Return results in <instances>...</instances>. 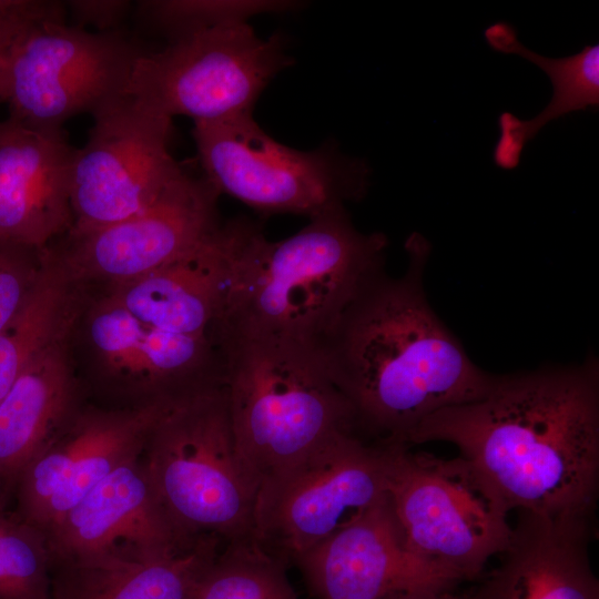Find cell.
<instances>
[{"label": "cell", "instance_id": "cell-1", "mask_svg": "<svg viewBox=\"0 0 599 599\" xmlns=\"http://www.w3.org/2000/svg\"><path fill=\"white\" fill-rule=\"evenodd\" d=\"M458 448L507 507L547 516H593L599 489V363L497 375L480 398L444 408L409 446Z\"/></svg>", "mask_w": 599, "mask_h": 599}, {"label": "cell", "instance_id": "cell-2", "mask_svg": "<svg viewBox=\"0 0 599 599\" xmlns=\"http://www.w3.org/2000/svg\"><path fill=\"white\" fill-rule=\"evenodd\" d=\"M405 250V273L373 282L323 348L355 435L382 446L410 447L423 420L480 398L497 377L471 362L428 303L423 281L430 243L414 232Z\"/></svg>", "mask_w": 599, "mask_h": 599}, {"label": "cell", "instance_id": "cell-3", "mask_svg": "<svg viewBox=\"0 0 599 599\" xmlns=\"http://www.w3.org/2000/svg\"><path fill=\"white\" fill-rule=\"evenodd\" d=\"M387 237L355 229L344 205L268 241L236 219L222 339L270 341L323 351L344 313L379 276Z\"/></svg>", "mask_w": 599, "mask_h": 599}, {"label": "cell", "instance_id": "cell-4", "mask_svg": "<svg viewBox=\"0 0 599 599\" xmlns=\"http://www.w3.org/2000/svg\"><path fill=\"white\" fill-rule=\"evenodd\" d=\"M224 358L234 436L258 486L332 437L354 433L352 408L323 351L235 341L224 344Z\"/></svg>", "mask_w": 599, "mask_h": 599}, {"label": "cell", "instance_id": "cell-5", "mask_svg": "<svg viewBox=\"0 0 599 599\" xmlns=\"http://www.w3.org/2000/svg\"><path fill=\"white\" fill-rule=\"evenodd\" d=\"M162 507L187 537L253 539L258 481L234 436L223 384L176 397L141 453Z\"/></svg>", "mask_w": 599, "mask_h": 599}, {"label": "cell", "instance_id": "cell-6", "mask_svg": "<svg viewBox=\"0 0 599 599\" xmlns=\"http://www.w3.org/2000/svg\"><path fill=\"white\" fill-rule=\"evenodd\" d=\"M192 135L204 177L257 212L309 219L362 200L370 169L335 146L300 151L270 136L253 112L194 122Z\"/></svg>", "mask_w": 599, "mask_h": 599}, {"label": "cell", "instance_id": "cell-7", "mask_svg": "<svg viewBox=\"0 0 599 599\" xmlns=\"http://www.w3.org/2000/svg\"><path fill=\"white\" fill-rule=\"evenodd\" d=\"M386 496L410 549L466 580L509 542L510 509L461 456L389 446Z\"/></svg>", "mask_w": 599, "mask_h": 599}, {"label": "cell", "instance_id": "cell-8", "mask_svg": "<svg viewBox=\"0 0 599 599\" xmlns=\"http://www.w3.org/2000/svg\"><path fill=\"white\" fill-rule=\"evenodd\" d=\"M389 446L338 434L258 486L253 539L286 566L386 497Z\"/></svg>", "mask_w": 599, "mask_h": 599}, {"label": "cell", "instance_id": "cell-9", "mask_svg": "<svg viewBox=\"0 0 599 599\" xmlns=\"http://www.w3.org/2000/svg\"><path fill=\"white\" fill-rule=\"evenodd\" d=\"M118 32H91L67 22L24 28L11 43L0 73L9 119L60 129L126 94L136 60L145 52Z\"/></svg>", "mask_w": 599, "mask_h": 599}, {"label": "cell", "instance_id": "cell-10", "mask_svg": "<svg viewBox=\"0 0 599 599\" xmlns=\"http://www.w3.org/2000/svg\"><path fill=\"white\" fill-rule=\"evenodd\" d=\"M291 63L277 34L263 39L247 21L231 22L145 51L126 94L170 119L215 121L253 112L266 85Z\"/></svg>", "mask_w": 599, "mask_h": 599}, {"label": "cell", "instance_id": "cell-11", "mask_svg": "<svg viewBox=\"0 0 599 599\" xmlns=\"http://www.w3.org/2000/svg\"><path fill=\"white\" fill-rule=\"evenodd\" d=\"M92 116L88 141L71 164V233L141 212L184 171L169 150L172 119L129 94Z\"/></svg>", "mask_w": 599, "mask_h": 599}, {"label": "cell", "instance_id": "cell-12", "mask_svg": "<svg viewBox=\"0 0 599 599\" xmlns=\"http://www.w3.org/2000/svg\"><path fill=\"white\" fill-rule=\"evenodd\" d=\"M175 398L123 409H73L20 474L13 511L44 535L119 465L141 455Z\"/></svg>", "mask_w": 599, "mask_h": 599}, {"label": "cell", "instance_id": "cell-13", "mask_svg": "<svg viewBox=\"0 0 599 599\" xmlns=\"http://www.w3.org/2000/svg\"><path fill=\"white\" fill-rule=\"evenodd\" d=\"M220 193L204 177L183 171L141 212L83 233L68 232L52 253L72 282L105 278L113 285L138 278L193 251L221 225Z\"/></svg>", "mask_w": 599, "mask_h": 599}, {"label": "cell", "instance_id": "cell-14", "mask_svg": "<svg viewBox=\"0 0 599 599\" xmlns=\"http://www.w3.org/2000/svg\"><path fill=\"white\" fill-rule=\"evenodd\" d=\"M294 565L316 599H394L448 592L466 580L410 549L387 496Z\"/></svg>", "mask_w": 599, "mask_h": 599}, {"label": "cell", "instance_id": "cell-15", "mask_svg": "<svg viewBox=\"0 0 599 599\" xmlns=\"http://www.w3.org/2000/svg\"><path fill=\"white\" fill-rule=\"evenodd\" d=\"M44 536L51 566L97 559L144 561L177 552L201 537L185 536L170 519L141 455L119 465Z\"/></svg>", "mask_w": 599, "mask_h": 599}, {"label": "cell", "instance_id": "cell-16", "mask_svg": "<svg viewBox=\"0 0 599 599\" xmlns=\"http://www.w3.org/2000/svg\"><path fill=\"white\" fill-rule=\"evenodd\" d=\"M74 150L62 128L0 122V242L40 252L71 230Z\"/></svg>", "mask_w": 599, "mask_h": 599}, {"label": "cell", "instance_id": "cell-17", "mask_svg": "<svg viewBox=\"0 0 599 599\" xmlns=\"http://www.w3.org/2000/svg\"><path fill=\"white\" fill-rule=\"evenodd\" d=\"M592 516L519 511L498 566L468 599H599Z\"/></svg>", "mask_w": 599, "mask_h": 599}, {"label": "cell", "instance_id": "cell-18", "mask_svg": "<svg viewBox=\"0 0 599 599\" xmlns=\"http://www.w3.org/2000/svg\"><path fill=\"white\" fill-rule=\"evenodd\" d=\"M236 219L185 255L132 281L110 297L140 322L170 333L222 342V313Z\"/></svg>", "mask_w": 599, "mask_h": 599}, {"label": "cell", "instance_id": "cell-19", "mask_svg": "<svg viewBox=\"0 0 599 599\" xmlns=\"http://www.w3.org/2000/svg\"><path fill=\"white\" fill-rule=\"evenodd\" d=\"M67 335L39 352L0 400V507L20 474L73 410Z\"/></svg>", "mask_w": 599, "mask_h": 599}, {"label": "cell", "instance_id": "cell-20", "mask_svg": "<svg viewBox=\"0 0 599 599\" xmlns=\"http://www.w3.org/2000/svg\"><path fill=\"white\" fill-rule=\"evenodd\" d=\"M222 542L203 535L177 552L144 561L58 562L51 566V599H191Z\"/></svg>", "mask_w": 599, "mask_h": 599}, {"label": "cell", "instance_id": "cell-21", "mask_svg": "<svg viewBox=\"0 0 599 599\" xmlns=\"http://www.w3.org/2000/svg\"><path fill=\"white\" fill-rule=\"evenodd\" d=\"M484 35L495 51L517 54L538 65L547 73L552 85L551 100L535 118L520 120L507 111L498 118L500 134L493 159L497 166L512 170L518 166L527 142L547 123L589 106L598 108L599 45H586L579 53L569 57L548 58L525 47L518 40L516 30L506 22L493 23Z\"/></svg>", "mask_w": 599, "mask_h": 599}, {"label": "cell", "instance_id": "cell-22", "mask_svg": "<svg viewBox=\"0 0 599 599\" xmlns=\"http://www.w3.org/2000/svg\"><path fill=\"white\" fill-rule=\"evenodd\" d=\"M35 283L19 313L0 331V400L47 345L69 334L72 281L49 251L39 252Z\"/></svg>", "mask_w": 599, "mask_h": 599}, {"label": "cell", "instance_id": "cell-23", "mask_svg": "<svg viewBox=\"0 0 599 599\" xmlns=\"http://www.w3.org/2000/svg\"><path fill=\"white\" fill-rule=\"evenodd\" d=\"M191 599H297L286 565L254 539L225 544Z\"/></svg>", "mask_w": 599, "mask_h": 599}, {"label": "cell", "instance_id": "cell-24", "mask_svg": "<svg viewBox=\"0 0 599 599\" xmlns=\"http://www.w3.org/2000/svg\"><path fill=\"white\" fill-rule=\"evenodd\" d=\"M0 599H51L45 536L0 507Z\"/></svg>", "mask_w": 599, "mask_h": 599}, {"label": "cell", "instance_id": "cell-25", "mask_svg": "<svg viewBox=\"0 0 599 599\" xmlns=\"http://www.w3.org/2000/svg\"><path fill=\"white\" fill-rule=\"evenodd\" d=\"M291 1L141 0L133 13L143 26L159 31L170 41L231 22H243L254 14L283 11Z\"/></svg>", "mask_w": 599, "mask_h": 599}, {"label": "cell", "instance_id": "cell-26", "mask_svg": "<svg viewBox=\"0 0 599 599\" xmlns=\"http://www.w3.org/2000/svg\"><path fill=\"white\" fill-rule=\"evenodd\" d=\"M90 336L112 373L140 382L149 393L142 322L109 296L91 316Z\"/></svg>", "mask_w": 599, "mask_h": 599}, {"label": "cell", "instance_id": "cell-27", "mask_svg": "<svg viewBox=\"0 0 599 599\" xmlns=\"http://www.w3.org/2000/svg\"><path fill=\"white\" fill-rule=\"evenodd\" d=\"M35 252L0 242V331L19 313L39 273Z\"/></svg>", "mask_w": 599, "mask_h": 599}, {"label": "cell", "instance_id": "cell-28", "mask_svg": "<svg viewBox=\"0 0 599 599\" xmlns=\"http://www.w3.org/2000/svg\"><path fill=\"white\" fill-rule=\"evenodd\" d=\"M67 13L74 21V27H92L95 32H118L134 4L129 0H68L64 1Z\"/></svg>", "mask_w": 599, "mask_h": 599}, {"label": "cell", "instance_id": "cell-29", "mask_svg": "<svg viewBox=\"0 0 599 599\" xmlns=\"http://www.w3.org/2000/svg\"><path fill=\"white\" fill-rule=\"evenodd\" d=\"M64 1L57 0H0V22L39 24L65 22Z\"/></svg>", "mask_w": 599, "mask_h": 599}, {"label": "cell", "instance_id": "cell-30", "mask_svg": "<svg viewBox=\"0 0 599 599\" xmlns=\"http://www.w3.org/2000/svg\"><path fill=\"white\" fill-rule=\"evenodd\" d=\"M27 27L29 26L20 23L0 22V73L4 57L11 43L17 38V35Z\"/></svg>", "mask_w": 599, "mask_h": 599}, {"label": "cell", "instance_id": "cell-31", "mask_svg": "<svg viewBox=\"0 0 599 599\" xmlns=\"http://www.w3.org/2000/svg\"><path fill=\"white\" fill-rule=\"evenodd\" d=\"M394 599H468L465 596L455 595L454 591L439 592V593H426V595H413L403 596Z\"/></svg>", "mask_w": 599, "mask_h": 599}]
</instances>
